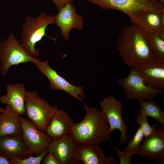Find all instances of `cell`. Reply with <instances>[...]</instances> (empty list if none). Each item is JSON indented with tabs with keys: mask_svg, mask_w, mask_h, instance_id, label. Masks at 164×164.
Here are the masks:
<instances>
[{
	"mask_svg": "<svg viewBox=\"0 0 164 164\" xmlns=\"http://www.w3.org/2000/svg\"><path fill=\"white\" fill-rule=\"evenodd\" d=\"M0 164H10L9 159L0 154Z\"/></svg>",
	"mask_w": 164,
	"mask_h": 164,
	"instance_id": "cell-28",
	"label": "cell"
},
{
	"mask_svg": "<svg viewBox=\"0 0 164 164\" xmlns=\"http://www.w3.org/2000/svg\"><path fill=\"white\" fill-rule=\"evenodd\" d=\"M137 117L136 119L137 123L140 126V128L145 138H147L152 134L154 130L149 125L147 117L142 114L138 112Z\"/></svg>",
	"mask_w": 164,
	"mask_h": 164,
	"instance_id": "cell-25",
	"label": "cell"
},
{
	"mask_svg": "<svg viewBox=\"0 0 164 164\" xmlns=\"http://www.w3.org/2000/svg\"><path fill=\"white\" fill-rule=\"evenodd\" d=\"M155 0L164 5V0Z\"/></svg>",
	"mask_w": 164,
	"mask_h": 164,
	"instance_id": "cell-29",
	"label": "cell"
},
{
	"mask_svg": "<svg viewBox=\"0 0 164 164\" xmlns=\"http://www.w3.org/2000/svg\"><path fill=\"white\" fill-rule=\"evenodd\" d=\"M37 58L31 56L24 50L12 33L6 38L0 40V72L3 76L11 66L29 62L33 63Z\"/></svg>",
	"mask_w": 164,
	"mask_h": 164,
	"instance_id": "cell-6",
	"label": "cell"
},
{
	"mask_svg": "<svg viewBox=\"0 0 164 164\" xmlns=\"http://www.w3.org/2000/svg\"><path fill=\"white\" fill-rule=\"evenodd\" d=\"M153 132L143 140L137 153L143 159L164 164V126L159 123L153 124Z\"/></svg>",
	"mask_w": 164,
	"mask_h": 164,
	"instance_id": "cell-8",
	"label": "cell"
},
{
	"mask_svg": "<svg viewBox=\"0 0 164 164\" xmlns=\"http://www.w3.org/2000/svg\"><path fill=\"white\" fill-rule=\"evenodd\" d=\"M48 152L47 148L41 154L35 156L31 155L24 159L17 157L10 159V164H40Z\"/></svg>",
	"mask_w": 164,
	"mask_h": 164,
	"instance_id": "cell-24",
	"label": "cell"
},
{
	"mask_svg": "<svg viewBox=\"0 0 164 164\" xmlns=\"http://www.w3.org/2000/svg\"><path fill=\"white\" fill-rule=\"evenodd\" d=\"M43 164H59V163L52 153L48 152L43 159Z\"/></svg>",
	"mask_w": 164,
	"mask_h": 164,
	"instance_id": "cell-26",
	"label": "cell"
},
{
	"mask_svg": "<svg viewBox=\"0 0 164 164\" xmlns=\"http://www.w3.org/2000/svg\"><path fill=\"white\" fill-rule=\"evenodd\" d=\"M133 24L146 35L164 31V12H145Z\"/></svg>",
	"mask_w": 164,
	"mask_h": 164,
	"instance_id": "cell-20",
	"label": "cell"
},
{
	"mask_svg": "<svg viewBox=\"0 0 164 164\" xmlns=\"http://www.w3.org/2000/svg\"><path fill=\"white\" fill-rule=\"evenodd\" d=\"M56 5L58 11L60 10L68 4L72 2L73 0H52Z\"/></svg>",
	"mask_w": 164,
	"mask_h": 164,
	"instance_id": "cell-27",
	"label": "cell"
},
{
	"mask_svg": "<svg viewBox=\"0 0 164 164\" xmlns=\"http://www.w3.org/2000/svg\"><path fill=\"white\" fill-rule=\"evenodd\" d=\"M56 17V14L47 15L42 12L36 17L27 15L25 18L20 43L23 49L31 56L36 58L39 56V49H36L35 46L46 36V28L49 25L54 24Z\"/></svg>",
	"mask_w": 164,
	"mask_h": 164,
	"instance_id": "cell-3",
	"label": "cell"
},
{
	"mask_svg": "<svg viewBox=\"0 0 164 164\" xmlns=\"http://www.w3.org/2000/svg\"><path fill=\"white\" fill-rule=\"evenodd\" d=\"M20 115L6 105L0 114V138L9 136L22 137Z\"/></svg>",
	"mask_w": 164,
	"mask_h": 164,
	"instance_id": "cell-19",
	"label": "cell"
},
{
	"mask_svg": "<svg viewBox=\"0 0 164 164\" xmlns=\"http://www.w3.org/2000/svg\"><path fill=\"white\" fill-rule=\"evenodd\" d=\"M101 8L116 10L127 14L132 24L140 15L148 11L164 12V5L155 0H85Z\"/></svg>",
	"mask_w": 164,
	"mask_h": 164,
	"instance_id": "cell-4",
	"label": "cell"
},
{
	"mask_svg": "<svg viewBox=\"0 0 164 164\" xmlns=\"http://www.w3.org/2000/svg\"><path fill=\"white\" fill-rule=\"evenodd\" d=\"M116 46L119 56L131 68L135 69L155 58L147 36L132 24L122 28Z\"/></svg>",
	"mask_w": 164,
	"mask_h": 164,
	"instance_id": "cell-1",
	"label": "cell"
},
{
	"mask_svg": "<svg viewBox=\"0 0 164 164\" xmlns=\"http://www.w3.org/2000/svg\"><path fill=\"white\" fill-rule=\"evenodd\" d=\"M25 106L26 114L29 120L39 129L45 132L58 109L57 106L50 105L41 98L35 91H26Z\"/></svg>",
	"mask_w": 164,
	"mask_h": 164,
	"instance_id": "cell-5",
	"label": "cell"
},
{
	"mask_svg": "<svg viewBox=\"0 0 164 164\" xmlns=\"http://www.w3.org/2000/svg\"><path fill=\"white\" fill-rule=\"evenodd\" d=\"M6 94L0 97L1 102L10 106L20 115L25 114L26 91L24 84L8 83L6 85Z\"/></svg>",
	"mask_w": 164,
	"mask_h": 164,
	"instance_id": "cell-15",
	"label": "cell"
},
{
	"mask_svg": "<svg viewBox=\"0 0 164 164\" xmlns=\"http://www.w3.org/2000/svg\"><path fill=\"white\" fill-rule=\"evenodd\" d=\"M100 106L107 119L111 133L119 130L121 133L119 142L121 144L125 143L128 139V128L122 117L123 108L122 102L115 97L109 96L101 100Z\"/></svg>",
	"mask_w": 164,
	"mask_h": 164,
	"instance_id": "cell-9",
	"label": "cell"
},
{
	"mask_svg": "<svg viewBox=\"0 0 164 164\" xmlns=\"http://www.w3.org/2000/svg\"><path fill=\"white\" fill-rule=\"evenodd\" d=\"M0 154L9 158L24 159L32 155L22 137L9 136L0 138Z\"/></svg>",
	"mask_w": 164,
	"mask_h": 164,
	"instance_id": "cell-17",
	"label": "cell"
},
{
	"mask_svg": "<svg viewBox=\"0 0 164 164\" xmlns=\"http://www.w3.org/2000/svg\"><path fill=\"white\" fill-rule=\"evenodd\" d=\"M33 63L48 79L51 90H63L84 103L85 97L83 86H74L60 76L56 70L50 67L47 60L42 61L37 58Z\"/></svg>",
	"mask_w": 164,
	"mask_h": 164,
	"instance_id": "cell-10",
	"label": "cell"
},
{
	"mask_svg": "<svg viewBox=\"0 0 164 164\" xmlns=\"http://www.w3.org/2000/svg\"><path fill=\"white\" fill-rule=\"evenodd\" d=\"M74 123L72 118L66 111L58 109L45 132L52 140H56L69 134Z\"/></svg>",
	"mask_w": 164,
	"mask_h": 164,
	"instance_id": "cell-18",
	"label": "cell"
},
{
	"mask_svg": "<svg viewBox=\"0 0 164 164\" xmlns=\"http://www.w3.org/2000/svg\"><path fill=\"white\" fill-rule=\"evenodd\" d=\"M140 108L137 112L154 118L164 126V112L160 106L152 99L138 100Z\"/></svg>",
	"mask_w": 164,
	"mask_h": 164,
	"instance_id": "cell-22",
	"label": "cell"
},
{
	"mask_svg": "<svg viewBox=\"0 0 164 164\" xmlns=\"http://www.w3.org/2000/svg\"><path fill=\"white\" fill-rule=\"evenodd\" d=\"M83 22V17L77 13L72 2L58 11L54 24L60 29L63 38L67 41L71 29H82L84 27Z\"/></svg>",
	"mask_w": 164,
	"mask_h": 164,
	"instance_id": "cell-14",
	"label": "cell"
},
{
	"mask_svg": "<svg viewBox=\"0 0 164 164\" xmlns=\"http://www.w3.org/2000/svg\"><path fill=\"white\" fill-rule=\"evenodd\" d=\"M1 86V83H0V86ZM4 109L0 107V113H2L4 111Z\"/></svg>",
	"mask_w": 164,
	"mask_h": 164,
	"instance_id": "cell-30",
	"label": "cell"
},
{
	"mask_svg": "<svg viewBox=\"0 0 164 164\" xmlns=\"http://www.w3.org/2000/svg\"><path fill=\"white\" fill-rule=\"evenodd\" d=\"M86 114L80 122L74 123L69 135L76 144L99 145L111 137L107 119L102 111L84 104Z\"/></svg>",
	"mask_w": 164,
	"mask_h": 164,
	"instance_id": "cell-2",
	"label": "cell"
},
{
	"mask_svg": "<svg viewBox=\"0 0 164 164\" xmlns=\"http://www.w3.org/2000/svg\"><path fill=\"white\" fill-rule=\"evenodd\" d=\"M134 69L146 85L164 89V59L155 58Z\"/></svg>",
	"mask_w": 164,
	"mask_h": 164,
	"instance_id": "cell-13",
	"label": "cell"
},
{
	"mask_svg": "<svg viewBox=\"0 0 164 164\" xmlns=\"http://www.w3.org/2000/svg\"><path fill=\"white\" fill-rule=\"evenodd\" d=\"M144 137L143 133L140 127H138L132 138L130 140L127 146L125 147L122 151L117 148H114L118 157L120 164H132L131 157L133 155L137 153Z\"/></svg>",
	"mask_w": 164,
	"mask_h": 164,
	"instance_id": "cell-21",
	"label": "cell"
},
{
	"mask_svg": "<svg viewBox=\"0 0 164 164\" xmlns=\"http://www.w3.org/2000/svg\"><path fill=\"white\" fill-rule=\"evenodd\" d=\"M22 128V137L32 155L37 156L47 148L52 139L45 131L39 129L28 119L20 116Z\"/></svg>",
	"mask_w": 164,
	"mask_h": 164,
	"instance_id": "cell-11",
	"label": "cell"
},
{
	"mask_svg": "<svg viewBox=\"0 0 164 164\" xmlns=\"http://www.w3.org/2000/svg\"><path fill=\"white\" fill-rule=\"evenodd\" d=\"M146 36L155 57L164 59V31Z\"/></svg>",
	"mask_w": 164,
	"mask_h": 164,
	"instance_id": "cell-23",
	"label": "cell"
},
{
	"mask_svg": "<svg viewBox=\"0 0 164 164\" xmlns=\"http://www.w3.org/2000/svg\"><path fill=\"white\" fill-rule=\"evenodd\" d=\"M75 145L68 134L57 139L52 140L47 149L48 152L53 154L59 164H70L73 159Z\"/></svg>",
	"mask_w": 164,
	"mask_h": 164,
	"instance_id": "cell-16",
	"label": "cell"
},
{
	"mask_svg": "<svg viewBox=\"0 0 164 164\" xmlns=\"http://www.w3.org/2000/svg\"><path fill=\"white\" fill-rule=\"evenodd\" d=\"M118 164L113 156L106 157L99 145L76 144L70 164Z\"/></svg>",
	"mask_w": 164,
	"mask_h": 164,
	"instance_id": "cell-12",
	"label": "cell"
},
{
	"mask_svg": "<svg viewBox=\"0 0 164 164\" xmlns=\"http://www.w3.org/2000/svg\"><path fill=\"white\" fill-rule=\"evenodd\" d=\"M118 82L123 89L125 97L128 100L152 99L163 91L146 85L134 68H131L127 77L119 79Z\"/></svg>",
	"mask_w": 164,
	"mask_h": 164,
	"instance_id": "cell-7",
	"label": "cell"
}]
</instances>
